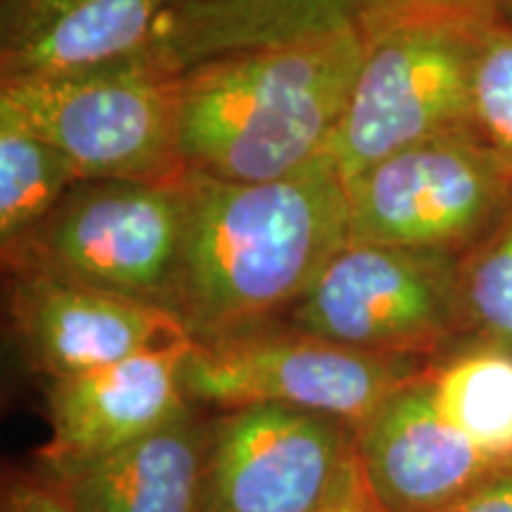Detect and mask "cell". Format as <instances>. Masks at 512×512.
Listing matches in <instances>:
<instances>
[{
    "label": "cell",
    "instance_id": "cell-1",
    "mask_svg": "<svg viewBox=\"0 0 512 512\" xmlns=\"http://www.w3.org/2000/svg\"><path fill=\"white\" fill-rule=\"evenodd\" d=\"M176 313L192 339L283 318L344 245L349 197L330 155L259 183L188 171Z\"/></svg>",
    "mask_w": 512,
    "mask_h": 512
},
{
    "label": "cell",
    "instance_id": "cell-18",
    "mask_svg": "<svg viewBox=\"0 0 512 512\" xmlns=\"http://www.w3.org/2000/svg\"><path fill=\"white\" fill-rule=\"evenodd\" d=\"M463 344L512 351V200L489 233L460 254Z\"/></svg>",
    "mask_w": 512,
    "mask_h": 512
},
{
    "label": "cell",
    "instance_id": "cell-19",
    "mask_svg": "<svg viewBox=\"0 0 512 512\" xmlns=\"http://www.w3.org/2000/svg\"><path fill=\"white\" fill-rule=\"evenodd\" d=\"M475 126L512 166V29L486 31L475 69Z\"/></svg>",
    "mask_w": 512,
    "mask_h": 512
},
{
    "label": "cell",
    "instance_id": "cell-10",
    "mask_svg": "<svg viewBox=\"0 0 512 512\" xmlns=\"http://www.w3.org/2000/svg\"><path fill=\"white\" fill-rule=\"evenodd\" d=\"M415 24L512 29V0H188L164 57L185 72L235 50L332 31L370 43Z\"/></svg>",
    "mask_w": 512,
    "mask_h": 512
},
{
    "label": "cell",
    "instance_id": "cell-4",
    "mask_svg": "<svg viewBox=\"0 0 512 512\" xmlns=\"http://www.w3.org/2000/svg\"><path fill=\"white\" fill-rule=\"evenodd\" d=\"M430 363L342 347L275 318L221 337L192 339L181 384L197 408L283 403L358 430Z\"/></svg>",
    "mask_w": 512,
    "mask_h": 512
},
{
    "label": "cell",
    "instance_id": "cell-17",
    "mask_svg": "<svg viewBox=\"0 0 512 512\" xmlns=\"http://www.w3.org/2000/svg\"><path fill=\"white\" fill-rule=\"evenodd\" d=\"M74 183L67 155L0 105V252L46 219Z\"/></svg>",
    "mask_w": 512,
    "mask_h": 512
},
{
    "label": "cell",
    "instance_id": "cell-7",
    "mask_svg": "<svg viewBox=\"0 0 512 512\" xmlns=\"http://www.w3.org/2000/svg\"><path fill=\"white\" fill-rule=\"evenodd\" d=\"M482 38L479 31L415 24L368 43L328 147L344 185L425 140L477 131L475 69Z\"/></svg>",
    "mask_w": 512,
    "mask_h": 512
},
{
    "label": "cell",
    "instance_id": "cell-2",
    "mask_svg": "<svg viewBox=\"0 0 512 512\" xmlns=\"http://www.w3.org/2000/svg\"><path fill=\"white\" fill-rule=\"evenodd\" d=\"M366 48L354 31H332L185 69L178 133L188 171L259 183L328 155Z\"/></svg>",
    "mask_w": 512,
    "mask_h": 512
},
{
    "label": "cell",
    "instance_id": "cell-6",
    "mask_svg": "<svg viewBox=\"0 0 512 512\" xmlns=\"http://www.w3.org/2000/svg\"><path fill=\"white\" fill-rule=\"evenodd\" d=\"M283 320L349 349L434 361L465 337L460 256L349 240Z\"/></svg>",
    "mask_w": 512,
    "mask_h": 512
},
{
    "label": "cell",
    "instance_id": "cell-3",
    "mask_svg": "<svg viewBox=\"0 0 512 512\" xmlns=\"http://www.w3.org/2000/svg\"><path fill=\"white\" fill-rule=\"evenodd\" d=\"M183 74L147 55L69 76L0 81V105L64 152L79 181L181 185Z\"/></svg>",
    "mask_w": 512,
    "mask_h": 512
},
{
    "label": "cell",
    "instance_id": "cell-11",
    "mask_svg": "<svg viewBox=\"0 0 512 512\" xmlns=\"http://www.w3.org/2000/svg\"><path fill=\"white\" fill-rule=\"evenodd\" d=\"M5 273L15 347L27 368L48 382L192 344L188 325L164 306L43 273Z\"/></svg>",
    "mask_w": 512,
    "mask_h": 512
},
{
    "label": "cell",
    "instance_id": "cell-21",
    "mask_svg": "<svg viewBox=\"0 0 512 512\" xmlns=\"http://www.w3.org/2000/svg\"><path fill=\"white\" fill-rule=\"evenodd\" d=\"M441 512H512V467H503Z\"/></svg>",
    "mask_w": 512,
    "mask_h": 512
},
{
    "label": "cell",
    "instance_id": "cell-5",
    "mask_svg": "<svg viewBox=\"0 0 512 512\" xmlns=\"http://www.w3.org/2000/svg\"><path fill=\"white\" fill-rule=\"evenodd\" d=\"M181 185L74 183L46 219L5 249L3 268L124 294L176 313Z\"/></svg>",
    "mask_w": 512,
    "mask_h": 512
},
{
    "label": "cell",
    "instance_id": "cell-20",
    "mask_svg": "<svg viewBox=\"0 0 512 512\" xmlns=\"http://www.w3.org/2000/svg\"><path fill=\"white\" fill-rule=\"evenodd\" d=\"M0 512H74L38 470L10 472L3 482Z\"/></svg>",
    "mask_w": 512,
    "mask_h": 512
},
{
    "label": "cell",
    "instance_id": "cell-12",
    "mask_svg": "<svg viewBox=\"0 0 512 512\" xmlns=\"http://www.w3.org/2000/svg\"><path fill=\"white\" fill-rule=\"evenodd\" d=\"M432 363L354 430L358 465L387 512H441L503 470L441 413Z\"/></svg>",
    "mask_w": 512,
    "mask_h": 512
},
{
    "label": "cell",
    "instance_id": "cell-16",
    "mask_svg": "<svg viewBox=\"0 0 512 512\" xmlns=\"http://www.w3.org/2000/svg\"><path fill=\"white\" fill-rule=\"evenodd\" d=\"M430 373L441 413L484 458L512 467V351L465 342Z\"/></svg>",
    "mask_w": 512,
    "mask_h": 512
},
{
    "label": "cell",
    "instance_id": "cell-22",
    "mask_svg": "<svg viewBox=\"0 0 512 512\" xmlns=\"http://www.w3.org/2000/svg\"><path fill=\"white\" fill-rule=\"evenodd\" d=\"M328 512H387L377 501L373 491L363 477L361 465H358V456L351 463L347 477H344L342 486H339L335 501L330 503Z\"/></svg>",
    "mask_w": 512,
    "mask_h": 512
},
{
    "label": "cell",
    "instance_id": "cell-14",
    "mask_svg": "<svg viewBox=\"0 0 512 512\" xmlns=\"http://www.w3.org/2000/svg\"><path fill=\"white\" fill-rule=\"evenodd\" d=\"M190 347L147 351L93 373L48 382L50 437L36 451L38 467L88 463L176 418L190 406L181 384Z\"/></svg>",
    "mask_w": 512,
    "mask_h": 512
},
{
    "label": "cell",
    "instance_id": "cell-13",
    "mask_svg": "<svg viewBox=\"0 0 512 512\" xmlns=\"http://www.w3.org/2000/svg\"><path fill=\"white\" fill-rule=\"evenodd\" d=\"M185 5L188 0H3L0 81L159 57Z\"/></svg>",
    "mask_w": 512,
    "mask_h": 512
},
{
    "label": "cell",
    "instance_id": "cell-15",
    "mask_svg": "<svg viewBox=\"0 0 512 512\" xmlns=\"http://www.w3.org/2000/svg\"><path fill=\"white\" fill-rule=\"evenodd\" d=\"M209 418L195 403L119 451L36 467L74 512H202Z\"/></svg>",
    "mask_w": 512,
    "mask_h": 512
},
{
    "label": "cell",
    "instance_id": "cell-9",
    "mask_svg": "<svg viewBox=\"0 0 512 512\" xmlns=\"http://www.w3.org/2000/svg\"><path fill=\"white\" fill-rule=\"evenodd\" d=\"M356 458L349 425L283 403L209 415L202 512H328Z\"/></svg>",
    "mask_w": 512,
    "mask_h": 512
},
{
    "label": "cell",
    "instance_id": "cell-8",
    "mask_svg": "<svg viewBox=\"0 0 512 512\" xmlns=\"http://www.w3.org/2000/svg\"><path fill=\"white\" fill-rule=\"evenodd\" d=\"M354 242L465 254L512 200V166L479 131L418 143L347 183Z\"/></svg>",
    "mask_w": 512,
    "mask_h": 512
}]
</instances>
